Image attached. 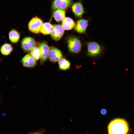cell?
Returning <instances> with one entry per match:
<instances>
[{"instance_id":"cell-18","label":"cell","mask_w":134,"mask_h":134,"mask_svg":"<svg viewBox=\"0 0 134 134\" xmlns=\"http://www.w3.org/2000/svg\"><path fill=\"white\" fill-rule=\"evenodd\" d=\"M59 68L63 70H66L70 67V64L68 60L65 58H61L58 61Z\"/></svg>"},{"instance_id":"cell-11","label":"cell","mask_w":134,"mask_h":134,"mask_svg":"<svg viewBox=\"0 0 134 134\" xmlns=\"http://www.w3.org/2000/svg\"><path fill=\"white\" fill-rule=\"evenodd\" d=\"M88 25V21L84 19H81L77 21L75 27V31L80 34L85 33Z\"/></svg>"},{"instance_id":"cell-20","label":"cell","mask_w":134,"mask_h":134,"mask_svg":"<svg viewBox=\"0 0 134 134\" xmlns=\"http://www.w3.org/2000/svg\"><path fill=\"white\" fill-rule=\"evenodd\" d=\"M45 130L44 128L38 131L30 132L28 134H45Z\"/></svg>"},{"instance_id":"cell-14","label":"cell","mask_w":134,"mask_h":134,"mask_svg":"<svg viewBox=\"0 0 134 134\" xmlns=\"http://www.w3.org/2000/svg\"><path fill=\"white\" fill-rule=\"evenodd\" d=\"M13 47L12 44L5 43L2 45L0 48L1 53L5 56H8L10 55L12 51Z\"/></svg>"},{"instance_id":"cell-19","label":"cell","mask_w":134,"mask_h":134,"mask_svg":"<svg viewBox=\"0 0 134 134\" xmlns=\"http://www.w3.org/2000/svg\"><path fill=\"white\" fill-rule=\"evenodd\" d=\"M30 52V54L36 61H37L40 58V53L39 48L38 47H35Z\"/></svg>"},{"instance_id":"cell-21","label":"cell","mask_w":134,"mask_h":134,"mask_svg":"<svg viewBox=\"0 0 134 134\" xmlns=\"http://www.w3.org/2000/svg\"><path fill=\"white\" fill-rule=\"evenodd\" d=\"M106 110L105 109H101L100 110L101 113L103 115H105L106 114Z\"/></svg>"},{"instance_id":"cell-1","label":"cell","mask_w":134,"mask_h":134,"mask_svg":"<svg viewBox=\"0 0 134 134\" xmlns=\"http://www.w3.org/2000/svg\"><path fill=\"white\" fill-rule=\"evenodd\" d=\"M108 129V134H127L129 131V127L125 120L117 118L110 122Z\"/></svg>"},{"instance_id":"cell-9","label":"cell","mask_w":134,"mask_h":134,"mask_svg":"<svg viewBox=\"0 0 134 134\" xmlns=\"http://www.w3.org/2000/svg\"><path fill=\"white\" fill-rule=\"evenodd\" d=\"M71 0H54L52 4V8L54 10L57 9H65L70 5Z\"/></svg>"},{"instance_id":"cell-13","label":"cell","mask_w":134,"mask_h":134,"mask_svg":"<svg viewBox=\"0 0 134 134\" xmlns=\"http://www.w3.org/2000/svg\"><path fill=\"white\" fill-rule=\"evenodd\" d=\"M61 26L64 30H69L72 29L75 26V24L71 18L66 17L62 21Z\"/></svg>"},{"instance_id":"cell-15","label":"cell","mask_w":134,"mask_h":134,"mask_svg":"<svg viewBox=\"0 0 134 134\" xmlns=\"http://www.w3.org/2000/svg\"><path fill=\"white\" fill-rule=\"evenodd\" d=\"M20 37L19 32L15 29H12L9 33V38L10 41L12 43H16L18 42Z\"/></svg>"},{"instance_id":"cell-6","label":"cell","mask_w":134,"mask_h":134,"mask_svg":"<svg viewBox=\"0 0 134 134\" xmlns=\"http://www.w3.org/2000/svg\"><path fill=\"white\" fill-rule=\"evenodd\" d=\"M39 49L40 55V63L43 64L48 57L49 48L47 42L43 41L40 44Z\"/></svg>"},{"instance_id":"cell-7","label":"cell","mask_w":134,"mask_h":134,"mask_svg":"<svg viewBox=\"0 0 134 134\" xmlns=\"http://www.w3.org/2000/svg\"><path fill=\"white\" fill-rule=\"evenodd\" d=\"M49 58L50 61L53 63L58 61L63 57V54L60 50L54 47L49 48Z\"/></svg>"},{"instance_id":"cell-12","label":"cell","mask_w":134,"mask_h":134,"mask_svg":"<svg viewBox=\"0 0 134 134\" xmlns=\"http://www.w3.org/2000/svg\"><path fill=\"white\" fill-rule=\"evenodd\" d=\"M72 9L74 14L77 18H80L84 12L82 4L80 2L74 3L72 6Z\"/></svg>"},{"instance_id":"cell-3","label":"cell","mask_w":134,"mask_h":134,"mask_svg":"<svg viewBox=\"0 0 134 134\" xmlns=\"http://www.w3.org/2000/svg\"><path fill=\"white\" fill-rule=\"evenodd\" d=\"M42 24L43 22L41 20L35 17L32 18L29 23V30L34 33L38 34L40 32Z\"/></svg>"},{"instance_id":"cell-4","label":"cell","mask_w":134,"mask_h":134,"mask_svg":"<svg viewBox=\"0 0 134 134\" xmlns=\"http://www.w3.org/2000/svg\"><path fill=\"white\" fill-rule=\"evenodd\" d=\"M21 46L24 52H30L35 47L36 42L34 39L30 37L24 38L21 41Z\"/></svg>"},{"instance_id":"cell-16","label":"cell","mask_w":134,"mask_h":134,"mask_svg":"<svg viewBox=\"0 0 134 134\" xmlns=\"http://www.w3.org/2000/svg\"><path fill=\"white\" fill-rule=\"evenodd\" d=\"M65 11L62 9H57L54 12L53 16L57 22L62 21L65 17Z\"/></svg>"},{"instance_id":"cell-10","label":"cell","mask_w":134,"mask_h":134,"mask_svg":"<svg viewBox=\"0 0 134 134\" xmlns=\"http://www.w3.org/2000/svg\"><path fill=\"white\" fill-rule=\"evenodd\" d=\"M23 66L26 67L31 68L34 67L36 65V60L30 54L25 55L21 60Z\"/></svg>"},{"instance_id":"cell-8","label":"cell","mask_w":134,"mask_h":134,"mask_svg":"<svg viewBox=\"0 0 134 134\" xmlns=\"http://www.w3.org/2000/svg\"><path fill=\"white\" fill-rule=\"evenodd\" d=\"M88 53L89 55L92 56H97L100 54L101 48L100 45L95 42L87 43Z\"/></svg>"},{"instance_id":"cell-2","label":"cell","mask_w":134,"mask_h":134,"mask_svg":"<svg viewBox=\"0 0 134 134\" xmlns=\"http://www.w3.org/2000/svg\"><path fill=\"white\" fill-rule=\"evenodd\" d=\"M67 43L69 49L71 52L77 53L81 50L82 44L77 37L73 36L69 37L67 40Z\"/></svg>"},{"instance_id":"cell-5","label":"cell","mask_w":134,"mask_h":134,"mask_svg":"<svg viewBox=\"0 0 134 134\" xmlns=\"http://www.w3.org/2000/svg\"><path fill=\"white\" fill-rule=\"evenodd\" d=\"M64 33V30L61 25L56 24L53 25L50 34L53 40L57 41L62 37Z\"/></svg>"},{"instance_id":"cell-17","label":"cell","mask_w":134,"mask_h":134,"mask_svg":"<svg viewBox=\"0 0 134 134\" xmlns=\"http://www.w3.org/2000/svg\"><path fill=\"white\" fill-rule=\"evenodd\" d=\"M53 27V25L48 22L43 24L40 32L44 35H47L50 34Z\"/></svg>"}]
</instances>
